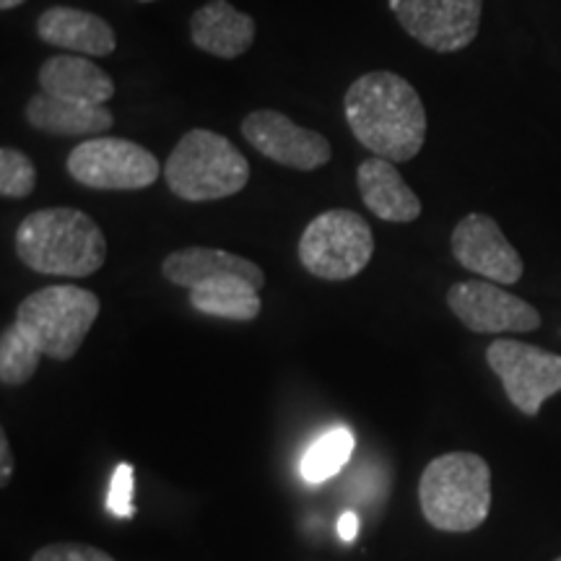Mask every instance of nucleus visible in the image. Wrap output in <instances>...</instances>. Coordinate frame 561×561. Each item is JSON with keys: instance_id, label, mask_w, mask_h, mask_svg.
<instances>
[{"instance_id": "f257e3e1", "label": "nucleus", "mask_w": 561, "mask_h": 561, "mask_svg": "<svg viewBox=\"0 0 561 561\" xmlns=\"http://www.w3.org/2000/svg\"><path fill=\"white\" fill-rule=\"evenodd\" d=\"M343 115L371 157L401 164L419 157L426 140V110L411 81L392 70H371L351 83Z\"/></svg>"}, {"instance_id": "f03ea898", "label": "nucleus", "mask_w": 561, "mask_h": 561, "mask_svg": "<svg viewBox=\"0 0 561 561\" xmlns=\"http://www.w3.org/2000/svg\"><path fill=\"white\" fill-rule=\"evenodd\" d=\"M16 255L42 276L87 278L107 261V237L87 210L39 208L19 224Z\"/></svg>"}, {"instance_id": "7ed1b4c3", "label": "nucleus", "mask_w": 561, "mask_h": 561, "mask_svg": "<svg viewBox=\"0 0 561 561\" xmlns=\"http://www.w3.org/2000/svg\"><path fill=\"white\" fill-rule=\"evenodd\" d=\"M424 520L445 533H471L491 512V468L476 453H447L434 458L419 479Z\"/></svg>"}, {"instance_id": "20e7f679", "label": "nucleus", "mask_w": 561, "mask_h": 561, "mask_svg": "<svg viewBox=\"0 0 561 561\" xmlns=\"http://www.w3.org/2000/svg\"><path fill=\"white\" fill-rule=\"evenodd\" d=\"M172 195L185 203L224 201L242 193L250 182V161L227 136L195 128L178 140L164 161Z\"/></svg>"}, {"instance_id": "39448f33", "label": "nucleus", "mask_w": 561, "mask_h": 561, "mask_svg": "<svg viewBox=\"0 0 561 561\" xmlns=\"http://www.w3.org/2000/svg\"><path fill=\"white\" fill-rule=\"evenodd\" d=\"M102 301L94 291L73 284L45 286L19 305L13 325L39 348L42 356L70 362L87 341Z\"/></svg>"}, {"instance_id": "423d86ee", "label": "nucleus", "mask_w": 561, "mask_h": 561, "mask_svg": "<svg viewBox=\"0 0 561 561\" xmlns=\"http://www.w3.org/2000/svg\"><path fill=\"white\" fill-rule=\"evenodd\" d=\"M375 237L364 216L351 208L322 210L307 224L299 240V263L322 280H348L367 268Z\"/></svg>"}, {"instance_id": "0eeeda50", "label": "nucleus", "mask_w": 561, "mask_h": 561, "mask_svg": "<svg viewBox=\"0 0 561 561\" xmlns=\"http://www.w3.org/2000/svg\"><path fill=\"white\" fill-rule=\"evenodd\" d=\"M66 170L91 191H146L159 180V159L128 138L94 136L68 153Z\"/></svg>"}, {"instance_id": "6e6552de", "label": "nucleus", "mask_w": 561, "mask_h": 561, "mask_svg": "<svg viewBox=\"0 0 561 561\" xmlns=\"http://www.w3.org/2000/svg\"><path fill=\"white\" fill-rule=\"evenodd\" d=\"M491 371L502 380L510 403L525 416H538L541 405L561 392V356L515 339H496L486 348Z\"/></svg>"}, {"instance_id": "1a4fd4ad", "label": "nucleus", "mask_w": 561, "mask_h": 561, "mask_svg": "<svg viewBox=\"0 0 561 561\" xmlns=\"http://www.w3.org/2000/svg\"><path fill=\"white\" fill-rule=\"evenodd\" d=\"M392 16L434 53L466 50L479 37L483 0H388Z\"/></svg>"}, {"instance_id": "9d476101", "label": "nucleus", "mask_w": 561, "mask_h": 561, "mask_svg": "<svg viewBox=\"0 0 561 561\" xmlns=\"http://www.w3.org/2000/svg\"><path fill=\"white\" fill-rule=\"evenodd\" d=\"M447 307L471 333H530L541 312L494 280H458L447 289Z\"/></svg>"}, {"instance_id": "9b49d317", "label": "nucleus", "mask_w": 561, "mask_h": 561, "mask_svg": "<svg viewBox=\"0 0 561 561\" xmlns=\"http://www.w3.org/2000/svg\"><path fill=\"white\" fill-rule=\"evenodd\" d=\"M242 136L273 164L297 172H314L333 159L331 140L322 133L301 128L278 110H255L242 121Z\"/></svg>"}, {"instance_id": "f8f14e48", "label": "nucleus", "mask_w": 561, "mask_h": 561, "mask_svg": "<svg viewBox=\"0 0 561 561\" xmlns=\"http://www.w3.org/2000/svg\"><path fill=\"white\" fill-rule=\"evenodd\" d=\"M450 248L455 261L476 276L512 286L523 278V257L512 248L504 231L486 214H468L453 229Z\"/></svg>"}, {"instance_id": "ddd939ff", "label": "nucleus", "mask_w": 561, "mask_h": 561, "mask_svg": "<svg viewBox=\"0 0 561 561\" xmlns=\"http://www.w3.org/2000/svg\"><path fill=\"white\" fill-rule=\"evenodd\" d=\"M37 37L45 45L60 47L83 58H104L117 50L115 30L100 13H91L73 5H53L37 19Z\"/></svg>"}, {"instance_id": "4468645a", "label": "nucleus", "mask_w": 561, "mask_h": 561, "mask_svg": "<svg viewBox=\"0 0 561 561\" xmlns=\"http://www.w3.org/2000/svg\"><path fill=\"white\" fill-rule=\"evenodd\" d=\"M161 276L180 289H195V286L219 278H242L255 289L265 286L261 265L219 248H185L172 252L161 263Z\"/></svg>"}, {"instance_id": "2eb2a0df", "label": "nucleus", "mask_w": 561, "mask_h": 561, "mask_svg": "<svg viewBox=\"0 0 561 561\" xmlns=\"http://www.w3.org/2000/svg\"><path fill=\"white\" fill-rule=\"evenodd\" d=\"M255 19L229 0H210L191 19V39L198 50L219 60H237L255 45Z\"/></svg>"}, {"instance_id": "dca6fc26", "label": "nucleus", "mask_w": 561, "mask_h": 561, "mask_svg": "<svg viewBox=\"0 0 561 561\" xmlns=\"http://www.w3.org/2000/svg\"><path fill=\"white\" fill-rule=\"evenodd\" d=\"M37 81L39 91L66 102L107 107V102L115 96V81H112L107 70H102L94 60L73 53L47 58L42 62Z\"/></svg>"}, {"instance_id": "f3484780", "label": "nucleus", "mask_w": 561, "mask_h": 561, "mask_svg": "<svg viewBox=\"0 0 561 561\" xmlns=\"http://www.w3.org/2000/svg\"><path fill=\"white\" fill-rule=\"evenodd\" d=\"M359 195L377 219L388 224H411L421 216V201L392 161L369 157L356 167Z\"/></svg>"}, {"instance_id": "a211bd4d", "label": "nucleus", "mask_w": 561, "mask_h": 561, "mask_svg": "<svg viewBox=\"0 0 561 561\" xmlns=\"http://www.w3.org/2000/svg\"><path fill=\"white\" fill-rule=\"evenodd\" d=\"M24 117L34 130L62 138L104 136L115 125V115L107 107L66 102L58 100V96L45 94V91H37V94L30 96L24 107Z\"/></svg>"}, {"instance_id": "6ab92c4d", "label": "nucleus", "mask_w": 561, "mask_h": 561, "mask_svg": "<svg viewBox=\"0 0 561 561\" xmlns=\"http://www.w3.org/2000/svg\"><path fill=\"white\" fill-rule=\"evenodd\" d=\"M191 307L195 312L208 314V318L252 322L261 318L263 301L261 289H255L248 280L219 278L191 289Z\"/></svg>"}, {"instance_id": "aec40b11", "label": "nucleus", "mask_w": 561, "mask_h": 561, "mask_svg": "<svg viewBox=\"0 0 561 561\" xmlns=\"http://www.w3.org/2000/svg\"><path fill=\"white\" fill-rule=\"evenodd\" d=\"M351 455H354V434L346 426H335L325 432L307 447L305 458H301V479L310 483H322L333 479L335 473L346 466Z\"/></svg>"}, {"instance_id": "412c9836", "label": "nucleus", "mask_w": 561, "mask_h": 561, "mask_svg": "<svg viewBox=\"0 0 561 561\" xmlns=\"http://www.w3.org/2000/svg\"><path fill=\"white\" fill-rule=\"evenodd\" d=\"M39 348L16 325L5 328L0 335V382L5 388H21L30 382L39 367Z\"/></svg>"}, {"instance_id": "4be33fe9", "label": "nucleus", "mask_w": 561, "mask_h": 561, "mask_svg": "<svg viewBox=\"0 0 561 561\" xmlns=\"http://www.w3.org/2000/svg\"><path fill=\"white\" fill-rule=\"evenodd\" d=\"M37 187V170L24 151L3 146L0 149V195L11 201L30 198Z\"/></svg>"}, {"instance_id": "5701e85b", "label": "nucleus", "mask_w": 561, "mask_h": 561, "mask_svg": "<svg viewBox=\"0 0 561 561\" xmlns=\"http://www.w3.org/2000/svg\"><path fill=\"white\" fill-rule=\"evenodd\" d=\"M133 481H136V473H133L130 462H121L112 473V483H110V496H107V507L115 517H128L136 515V507H133Z\"/></svg>"}, {"instance_id": "b1692460", "label": "nucleus", "mask_w": 561, "mask_h": 561, "mask_svg": "<svg viewBox=\"0 0 561 561\" xmlns=\"http://www.w3.org/2000/svg\"><path fill=\"white\" fill-rule=\"evenodd\" d=\"M32 561H115L107 551L87 543H53L34 553Z\"/></svg>"}, {"instance_id": "393cba45", "label": "nucleus", "mask_w": 561, "mask_h": 561, "mask_svg": "<svg viewBox=\"0 0 561 561\" xmlns=\"http://www.w3.org/2000/svg\"><path fill=\"white\" fill-rule=\"evenodd\" d=\"M13 473V455L5 432H0V486H5Z\"/></svg>"}, {"instance_id": "a878e982", "label": "nucleus", "mask_w": 561, "mask_h": 561, "mask_svg": "<svg viewBox=\"0 0 561 561\" xmlns=\"http://www.w3.org/2000/svg\"><path fill=\"white\" fill-rule=\"evenodd\" d=\"M356 533H359V517H356V512H343L339 520V536L346 543H351L356 538Z\"/></svg>"}, {"instance_id": "bb28decb", "label": "nucleus", "mask_w": 561, "mask_h": 561, "mask_svg": "<svg viewBox=\"0 0 561 561\" xmlns=\"http://www.w3.org/2000/svg\"><path fill=\"white\" fill-rule=\"evenodd\" d=\"M21 3H26V0H0V11H13L19 9Z\"/></svg>"}, {"instance_id": "cd10ccee", "label": "nucleus", "mask_w": 561, "mask_h": 561, "mask_svg": "<svg viewBox=\"0 0 561 561\" xmlns=\"http://www.w3.org/2000/svg\"><path fill=\"white\" fill-rule=\"evenodd\" d=\"M140 3H151V0H140Z\"/></svg>"}, {"instance_id": "c85d7f7f", "label": "nucleus", "mask_w": 561, "mask_h": 561, "mask_svg": "<svg viewBox=\"0 0 561 561\" xmlns=\"http://www.w3.org/2000/svg\"><path fill=\"white\" fill-rule=\"evenodd\" d=\"M553 561H561V557H559V559H553Z\"/></svg>"}]
</instances>
